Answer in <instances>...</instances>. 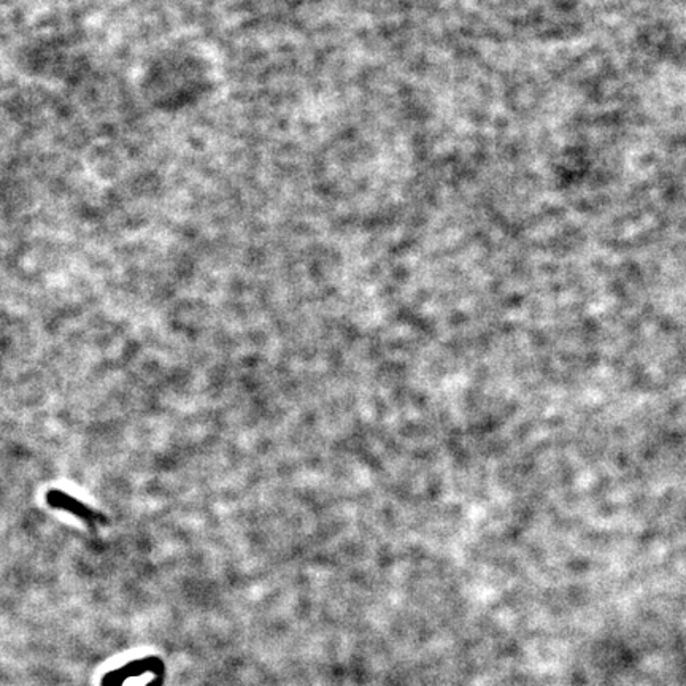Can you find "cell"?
Wrapping results in <instances>:
<instances>
[{"instance_id":"1","label":"cell","mask_w":686,"mask_h":686,"mask_svg":"<svg viewBox=\"0 0 686 686\" xmlns=\"http://www.w3.org/2000/svg\"><path fill=\"white\" fill-rule=\"evenodd\" d=\"M47 504L50 507L73 514V516H77L79 520L89 523V524H102V523L107 522L106 514L96 512L94 508L86 505L85 502L75 499L72 495H69L62 489L48 491Z\"/></svg>"}]
</instances>
